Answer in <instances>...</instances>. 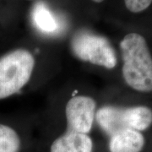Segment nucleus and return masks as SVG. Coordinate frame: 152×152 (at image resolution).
Segmentation results:
<instances>
[{"label":"nucleus","mask_w":152,"mask_h":152,"mask_svg":"<svg viewBox=\"0 0 152 152\" xmlns=\"http://www.w3.org/2000/svg\"><path fill=\"white\" fill-rule=\"evenodd\" d=\"M93 2H95V3H102V2H103L104 0H92Z\"/></svg>","instance_id":"nucleus-11"},{"label":"nucleus","mask_w":152,"mask_h":152,"mask_svg":"<svg viewBox=\"0 0 152 152\" xmlns=\"http://www.w3.org/2000/svg\"><path fill=\"white\" fill-rule=\"evenodd\" d=\"M71 50L79 59L112 69L117 65V55L113 47L104 37L80 31L71 40Z\"/></svg>","instance_id":"nucleus-4"},{"label":"nucleus","mask_w":152,"mask_h":152,"mask_svg":"<svg viewBox=\"0 0 152 152\" xmlns=\"http://www.w3.org/2000/svg\"><path fill=\"white\" fill-rule=\"evenodd\" d=\"M35 67L33 55L17 49L0 58V100L16 94L30 80Z\"/></svg>","instance_id":"nucleus-2"},{"label":"nucleus","mask_w":152,"mask_h":152,"mask_svg":"<svg viewBox=\"0 0 152 152\" xmlns=\"http://www.w3.org/2000/svg\"><path fill=\"white\" fill-rule=\"evenodd\" d=\"M92 140L88 134L66 131L56 139L50 152H92Z\"/></svg>","instance_id":"nucleus-7"},{"label":"nucleus","mask_w":152,"mask_h":152,"mask_svg":"<svg viewBox=\"0 0 152 152\" xmlns=\"http://www.w3.org/2000/svg\"><path fill=\"white\" fill-rule=\"evenodd\" d=\"M33 21L37 29L45 33H54L58 30V22L54 15L42 3H37L32 12Z\"/></svg>","instance_id":"nucleus-8"},{"label":"nucleus","mask_w":152,"mask_h":152,"mask_svg":"<svg viewBox=\"0 0 152 152\" xmlns=\"http://www.w3.org/2000/svg\"><path fill=\"white\" fill-rule=\"evenodd\" d=\"M20 140L15 129L0 124V152H19Z\"/></svg>","instance_id":"nucleus-9"},{"label":"nucleus","mask_w":152,"mask_h":152,"mask_svg":"<svg viewBox=\"0 0 152 152\" xmlns=\"http://www.w3.org/2000/svg\"><path fill=\"white\" fill-rule=\"evenodd\" d=\"M96 103L89 96H74L66 105L67 130L88 134L96 118Z\"/></svg>","instance_id":"nucleus-5"},{"label":"nucleus","mask_w":152,"mask_h":152,"mask_svg":"<svg viewBox=\"0 0 152 152\" xmlns=\"http://www.w3.org/2000/svg\"><path fill=\"white\" fill-rule=\"evenodd\" d=\"M145 137L140 131L124 129L110 136V152H140L145 146Z\"/></svg>","instance_id":"nucleus-6"},{"label":"nucleus","mask_w":152,"mask_h":152,"mask_svg":"<svg viewBox=\"0 0 152 152\" xmlns=\"http://www.w3.org/2000/svg\"><path fill=\"white\" fill-rule=\"evenodd\" d=\"M126 8L132 13L145 10L152 4V0H124Z\"/></svg>","instance_id":"nucleus-10"},{"label":"nucleus","mask_w":152,"mask_h":152,"mask_svg":"<svg viewBox=\"0 0 152 152\" xmlns=\"http://www.w3.org/2000/svg\"><path fill=\"white\" fill-rule=\"evenodd\" d=\"M95 119L109 136L124 129L140 132L152 124V110L145 106L130 107L105 106L96 111Z\"/></svg>","instance_id":"nucleus-3"},{"label":"nucleus","mask_w":152,"mask_h":152,"mask_svg":"<svg viewBox=\"0 0 152 152\" xmlns=\"http://www.w3.org/2000/svg\"><path fill=\"white\" fill-rule=\"evenodd\" d=\"M120 49L126 84L140 92H152V56L145 39L129 33L121 41Z\"/></svg>","instance_id":"nucleus-1"}]
</instances>
